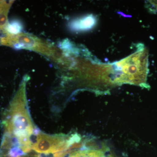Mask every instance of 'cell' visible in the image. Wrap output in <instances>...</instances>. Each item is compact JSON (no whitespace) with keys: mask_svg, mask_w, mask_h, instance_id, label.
Returning a JSON list of instances; mask_svg holds the SVG:
<instances>
[{"mask_svg":"<svg viewBox=\"0 0 157 157\" xmlns=\"http://www.w3.org/2000/svg\"><path fill=\"white\" fill-rule=\"evenodd\" d=\"M66 138V136L63 135H49L39 133L32 143L31 149L40 154H58L69 147Z\"/></svg>","mask_w":157,"mask_h":157,"instance_id":"2","label":"cell"},{"mask_svg":"<svg viewBox=\"0 0 157 157\" xmlns=\"http://www.w3.org/2000/svg\"><path fill=\"white\" fill-rule=\"evenodd\" d=\"M66 157H106L105 153L100 149L85 148L71 152Z\"/></svg>","mask_w":157,"mask_h":157,"instance_id":"3","label":"cell"},{"mask_svg":"<svg viewBox=\"0 0 157 157\" xmlns=\"http://www.w3.org/2000/svg\"><path fill=\"white\" fill-rule=\"evenodd\" d=\"M28 107L21 90L10 104L5 121L6 136L16 138L20 149L24 152L30 150L32 143L30 138L34 131Z\"/></svg>","mask_w":157,"mask_h":157,"instance_id":"1","label":"cell"},{"mask_svg":"<svg viewBox=\"0 0 157 157\" xmlns=\"http://www.w3.org/2000/svg\"><path fill=\"white\" fill-rule=\"evenodd\" d=\"M7 17L5 14H0V26H2L6 23Z\"/></svg>","mask_w":157,"mask_h":157,"instance_id":"5","label":"cell"},{"mask_svg":"<svg viewBox=\"0 0 157 157\" xmlns=\"http://www.w3.org/2000/svg\"><path fill=\"white\" fill-rule=\"evenodd\" d=\"M55 157H56V156Z\"/></svg>","mask_w":157,"mask_h":157,"instance_id":"6","label":"cell"},{"mask_svg":"<svg viewBox=\"0 0 157 157\" xmlns=\"http://www.w3.org/2000/svg\"><path fill=\"white\" fill-rule=\"evenodd\" d=\"M6 29L10 33L17 34L20 33L21 30V24L17 21H13L7 25Z\"/></svg>","mask_w":157,"mask_h":157,"instance_id":"4","label":"cell"}]
</instances>
